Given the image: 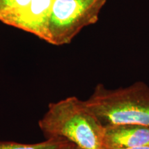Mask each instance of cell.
I'll return each instance as SVG.
<instances>
[{
    "label": "cell",
    "instance_id": "obj_5",
    "mask_svg": "<svg viewBox=\"0 0 149 149\" xmlns=\"http://www.w3.org/2000/svg\"><path fill=\"white\" fill-rule=\"evenodd\" d=\"M149 144V127L135 124L104 126L105 149L126 148Z\"/></svg>",
    "mask_w": 149,
    "mask_h": 149
},
{
    "label": "cell",
    "instance_id": "obj_3",
    "mask_svg": "<svg viewBox=\"0 0 149 149\" xmlns=\"http://www.w3.org/2000/svg\"><path fill=\"white\" fill-rule=\"evenodd\" d=\"M107 0H54L46 42L55 46L71 42L84 28L95 24Z\"/></svg>",
    "mask_w": 149,
    "mask_h": 149
},
{
    "label": "cell",
    "instance_id": "obj_1",
    "mask_svg": "<svg viewBox=\"0 0 149 149\" xmlns=\"http://www.w3.org/2000/svg\"><path fill=\"white\" fill-rule=\"evenodd\" d=\"M39 126L46 139H66L80 149H105L104 125L76 97L50 104Z\"/></svg>",
    "mask_w": 149,
    "mask_h": 149
},
{
    "label": "cell",
    "instance_id": "obj_7",
    "mask_svg": "<svg viewBox=\"0 0 149 149\" xmlns=\"http://www.w3.org/2000/svg\"><path fill=\"white\" fill-rule=\"evenodd\" d=\"M31 0H0V22L11 17L26 7Z\"/></svg>",
    "mask_w": 149,
    "mask_h": 149
},
{
    "label": "cell",
    "instance_id": "obj_2",
    "mask_svg": "<svg viewBox=\"0 0 149 149\" xmlns=\"http://www.w3.org/2000/svg\"><path fill=\"white\" fill-rule=\"evenodd\" d=\"M85 103L104 126L135 124L149 127V86L142 81L115 89L99 84Z\"/></svg>",
    "mask_w": 149,
    "mask_h": 149
},
{
    "label": "cell",
    "instance_id": "obj_6",
    "mask_svg": "<svg viewBox=\"0 0 149 149\" xmlns=\"http://www.w3.org/2000/svg\"><path fill=\"white\" fill-rule=\"evenodd\" d=\"M62 138H50L36 144H22L15 141H0V149H59L70 144Z\"/></svg>",
    "mask_w": 149,
    "mask_h": 149
},
{
    "label": "cell",
    "instance_id": "obj_4",
    "mask_svg": "<svg viewBox=\"0 0 149 149\" xmlns=\"http://www.w3.org/2000/svg\"><path fill=\"white\" fill-rule=\"evenodd\" d=\"M53 1L31 0L26 7L3 22V24L32 33L46 41L48 22Z\"/></svg>",
    "mask_w": 149,
    "mask_h": 149
},
{
    "label": "cell",
    "instance_id": "obj_8",
    "mask_svg": "<svg viewBox=\"0 0 149 149\" xmlns=\"http://www.w3.org/2000/svg\"><path fill=\"white\" fill-rule=\"evenodd\" d=\"M118 149H149V144H148V145H143V146H138L130 147V148H118Z\"/></svg>",
    "mask_w": 149,
    "mask_h": 149
},
{
    "label": "cell",
    "instance_id": "obj_9",
    "mask_svg": "<svg viewBox=\"0 0 149 149\" xmlns=\"http://www.w3.org/2000/svg\"><path fill=\"white\" fill-rule=\"evenodd\" d=\"M59 149H80V148H78V147L77 146H75V145L72 144V143H70V144H67L66 146L62 147V148Z\"/></svg>",
    "mask_w": 149,
    "mask_h": 149
}]
</instances>
